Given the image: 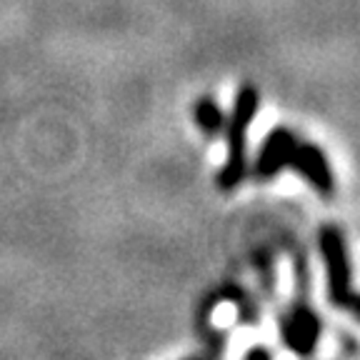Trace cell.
<instances>
[{"label": "cell", "instance_id": "2", "mask_svg": "<svg viewBox=\"0 0 360 360\" xmlns=\"http://www.w3.org/2000/svg\"><path fill=\"white\" fill-rule=\"evenodd\" d=\"M318 243H321V253L326 258L330 303L335 308L358 310V295H355L353 283H350V263H348V250H345L343 233L338 231L335 225H326L318 233Z\"/></svg>", "mask_w": 360, "mask_h": 360}, {"label": "cell", "instance_id": "6", "mask_svg": "<svg viewBox=\"0 0 360 360\" xmlns=\"http://www.w3.org/2000/svg\"><path fill=\"white\" fill-rule=\"evenodd\" d=\"M193 118L198 128L208 135H218L225 128V112L213 98H200L193 108Z\"/></svg>", "mask_w": 360, "mask_h": 360}, {"label": "cell", "instance_id": "4", "mask_svg": "<svg viewBox=\"0 0 360 360\" xmlns=\"http://www.w3.org/2000/svg\"><path fill=\"white\" fill-rule=\"evenodd\" d=\"M288 168L303 175L305 183L321 195H330L335 191V178H333V168L328 163L326 153L318 146H313V143H298L290 155Z\"/></svg>", "mask_w": 360, "mask_h": 360}, {"label": "cell", "instance_id": "3", "mask_svg": "<svg viewBox=\"0 0 360 360\" xmlns=\"http://www.w3.org/2000/svg\"><path fill=\"white\" fill-rule=\"evenodd\" d=\"M295 281H298V290L288 310V315L281 321V333L285 345L298 355H310L321 340V318L313 313L308 303V276H305V263H303V276L295 268Z\"/></svg>", "mask_w": 360, "mask_h": 360}, {"label": "cell", "instance_id": "1", "mask_svg": "<svg viewBox=\"0 0 360 360\" xmlns=\"http://www.w3.org/2000/svg\"><path fill=\"white\" fill-rule=\"evenodd\" d=\"M255 112H258V90L253 85H243L236 96L228 125V155H225L223 168L218 170V188L220 191H236L245 175L248 163V130L253 125Z\"/></svg>", "mask_w": 360, "mask_h": 360}, {"label": "cell", "instance_id": "5", "mask_svg": "<svg viewBox=\"0 0 360 360\" xmlns=\"http://www.w3.org/2000/svg\"><path fill=\"white\" fill-rule=\"evenodd\" d=\"M295 146H298V138L288 128L270 130L268 138L263 141V148L258 153V160H255V175L263 180L276 178L281 170L288 168Z\"/></svg>", "mask_w": 360, "mask_h": 360}, {"label": "cell", "instance_id": "7", "mask_svg": "<svg viewBox=\"0 0 360 360\" xmlns=\"http://www.w3.org/2000/svg\"><path fill=\"white\" fill-rule=\"evenodd\" d=\"M248 358H270V350H265V348L248 350Z\"/></svg>", "mask_w": 360, "mask_h": 360}]
</instances>
